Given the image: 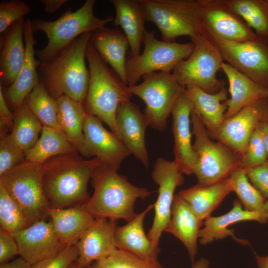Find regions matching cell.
Masks as SVG:
<instances>
[{"instance_id":"34","label":"cell","mask_w":268,"mask_h":268,"mask_svg":"<svg viewBox=\"0 0 268 268\" xmlns=\"http://www.w3.org/2000/svg\"><path fill=\"white\" fill-rule=\"evenodd\" d=\"M258 37L268 39V0H224Z\"/></svg>"},{"instance_id":"41","label":"cell","mask_w":268,"mask_h":268,"mask_svg":"<svg viewBox=\"0 0 268 268\" xmlns=\"http://www.w3.org/2000/svg\"><path fill=\"white\" fill-rule=\"evenodd\" d=\"M25 160L24 152L16 145L10 134L0 143V177Z\"/></svg>"},{"instance_id":"42","label":"cell","mask_w":268,"mask_h":268,"mask_svg":"<svg viewBox=\"0 0 268 268\" xmlns=\"http://www.w3.org/2000/svg\"><path fill=\"white\" fill-rule=\"evenodd\" d=\"M30 11L29 5L18 0L0 2V33L5 32L16 21L23 18Z\"/></svg>"},{"instance_id":"37","label":"cell","mask_w":268,"mask_h":268,"mask_svg":"<svg viewBox=\"0 0 268 268\" xmlns=\"http://www.w3.org/2000/svg\"><path fill=\"white\" fill-rule=\"evenodd\" d=\"M232 192L237 196L245 210L264 214L265 199L249 181L245 170L238 167L228 177Z\"/></svg>"},{"instance_id":"3","label":"cell","mask_w":268,"mask_h":268,"mask_svg":"<svg viewBox=\"0 0 268 268\" xmlns=\"http://www.w3.org/2000/svg\"><path fill=\"white\" fill-rule=\"evenodd\" d=\"M91 179L94 192L86 205L95 218L123 219L128 222L136 215V200L150 195L147 189L133 185L118 170L103 162L96 168Z\"/></svg>"},{"instance_id":"47","label":"cell","mask_w":268,"mask_h":268,"mask_svg":"<svg viewBox=\"0 0 268 268\" xmlns=\"http://www.w3.org/2000/svg\"><path fill=\"white\" fill-rule=\"evenodd\" d=\"M44 4V11L48 13H52L57 11L67 0H41Z\"/></svg>"},{"instance_id":"16","label":"cell","mask_w":268,"mask_h":268,"mask_svg":"<svg viewBox=\"0 0 268 268\" xmlns=\"http://www.w3.org/2000/svg\"><path fill=\"white\" fill-rule=\"evenodd\" d=\"M19 255L31 266L55 256L66 246L57 237L52 221H38L12 234Z\"/></svg>"},{"instance_id":"53","label":"cell","mask_w":268,"mask_h":268,"mask_svg":"<svg viewBox=\"0 0 268 268\" xmlns=\"http://www.w3.org/2000/svg\"><path fill=\"white\" fill-rule=\"evenodd\" d=\"M48 260L42 261L35 265L33 266V268H42L44 266V265L46 264V263H47Z\"/></svg>"},{"instance_id":"29","label":"cell","mask_w":268,"mask_h":268,"mask_svg":"<svg viewBox=\"0 0 268 268\" xmlns=\"http://www.w3.org/2000/svg\"><path fill=\"white\" fill-rule=\"evenodd\" d=\"M153 208V204L149 205L126 225L117 227L115 239L118 249L142 258H157L159 249L153 246L143 229L144 219Z\"/></svg>"},{"instance_id":"40","label":"cell","mask_w":268,"mask_h":268,"mask_svg":"<svg viewBox=\"0 0 268 268\" xmlns=\"http://www.w3.org/2000/svg\"><path fill=\"white\" fill-rule=\"evenodd\" d=\"M268 161L261 132L258 127L251 134L247 148L241 157L240 167L247 170Z\"/></svg>"},{"instance_id":"9","label":"cell","mask_w":268,"mask_h":268,"mask_svg":"<svg viewBox=\"0 0 268 268\" xmlns=\"http://www.w3.org/2000/svg\"><path fill=\"white\" fill-rule=\"evenodd\" d=\"M190 39L194 45L193 52L175 66L172 74L182 86H195L209 93H216L224 87L223 80L216 77L224 62L221 55L203 35L199 34Z\"/></svg>"},{"instance_id":"23","label":"cell","mask_w":268,"mask_h":268,"mask_svg":"<svg viewBox=\"0 0 268 268\" xmlns=\"http://www.w3.org/2000/svg\"><path fill=\"white\" fill-rule=\"evenodd\" d=\"M257 221L265 223L268 221L261 213L245 210L239 200L233 201V207L226 213L218 216H209L203 223L204 226L201 229L199 234V242L205 245L214 240L222 239L231 236L237 242L243 245L249 244L248 241L238 238L233 229L228 227L234 223L243 221Z\"/></svg>"},{"instance_id":"1","label":"cell","mask_w":268,"mask_h":268,"mask_svg":"<svg viewBox=\"0 0 268 268\" xmlns=\"http://www.w3.org/2000/svg\"><path fill=\"white\" fill-rule=\"evenodd\" d=\"M78 153L56 156L42 164L44 190L52 208L85 203L90 198L88 183L102 162L97 157L85 159Z\"/></svg>"},{"instance_id":"36","label":"cell","mask_w":268,"mask_h":268,"mask_svg":"<svg viewBox=\"0 0 268 268\" xmlns=\"http://www.w3.org/2000/svg\"><path fill=\"white\" fill-rule=\"evenodd\" d=\"M25 101L43 126L61 131L57 120L58 103L41 83H38L27 96Z\"/></svg>"},{"instance_id":"10","label":"cell","mask_w":268,"mask_h":268,"mask_svg":"<svg viewBox=\"0 0 268 268\" xmlns=\"http://www.w3.org/2000/svg\"><path fill=\"white\" fill-rule=\"evenodd\" d=\"M141 54L130 55L126 65L127 85L136 84L142 76L147 73L162 71L171 72L181 61L188 58L194 48L192 42L179 43L159 40L155 32L146 31Z\"/></svg>"},{"instance_id":"44","label":"cell","mask_w":268,"mask_h":268,"mask_svg":"<svg viewBox=\"0 0 268 268\" xmlns=\"http://www.w3.org/2000/svg\"><path fill=\"white\" fill-rule=\"evenodd\" d=\"M79 256L76 245H69L52 258L48 260L42 268H68Z\"/></svg>"},{"instance_id":"48","label":"cell","mask_w":268,"mask_h":268,"mask_svg":"<svg viewBox=\"0 0 268 268\" xmlns=\"http://www.w3.org/2000/svg\"><path fill=\"white\" fill-rule=\"evenodd\" d=\"M0 268H33V267L20 257L12 262L1 264Z\"/></svg>"},{"instance_id":"32","label":"cell","mask_w":268,"mask_h":268,"mask_svg":"<svg viewBox=\"0 0 268 268\" xmlns=\"http://www.w3.org/2000/svg\"><path fill=\"white\" fill-rule=\"evenodd\" d=\"M57 101V120L61 130L77 151L87 157L83 126L88 114L83 105L66 95Z\"/></svg>"},{"instance_id":"50","label":"cell","mask_w":268,"mask_h":268,"mask_svg":"<svg viewBox=\"0 0 268 268\" xmlns=\"http://www.w3.org/2000/svg\"><path fill=\"white\" fill-rule=\"evenodd\" d=\"M256 262L258 268H268V256H256Z\"/></svg>"},{"instance_id":"33","label":"cell","mask_w":268,"mask_h":268,"mask_svg":"<svg viewBox=\"0 0 268 268\" xmlns=\"http://www.w3.org/2000/svg\"><path fill=\"white\" fill-rule=\"evenodd\" d=\"M76 151V148L62 131L43 126L40 137L24 154L25 160L43 164L54 156Z\"/></svg>"},{"instance_id":"31","label":"cell","mask_w":268,"mask_h":268,"mask_svg":"<svg viewBox=\"0 0 268 268\" xmlns=\"http://www.w3.org/2000/svg\"><path fill=\"white\" fill-rule=\"evenodd\" d=\"M116 10L113 24L120 26L127 37L132 56L140 54L146 30L138 0H111Z\"/></svg>"},{"instance_id":"49","label":"cell","mask_w":268,"mask_h":268,"mask_svg":"<svg viewBox=\"0 0 268 268\" xmlns=\"http://www.w3.org/2000/svg\"><path fill=\"white\" fill-rule=\"evenodd\" d=\"M261 132L263 139L268 157V118L264 120L259 126Z\"/></svg>"},{"instance_id":"39","label":"cell","mask_w":268,"mask_h":268,"mask_svg":"<svg viewBox=\"0 0 268 268\" xmlns=\"http://www.w3.org/2000/svg\"><path fill=\"white\" fill-rule=\"evenodd\" d=\"M88 268H163L157 258H142L118 249L105 259L96 261Z\"/></svg>"},{"instance_id":"21","label":"cell","mask_w":268,"mask_h":268,"mask_svg":"<svg viewBox=\"0 0 268 268\" xmlns=\"http://www.w3.org/2000/svg\"><path fill=\"white\" fill-rule=\"evenodd\" d=\"M32 21L27 19L24 27V40L25 56L21 69L14 83L6 89V97L14 111L20 108L27 96L39 83L38 68L40 61L35 57L34 37Z\"/></svg>"},{"instance_id":"51","label":"cell","mask_w":268,"mask_h":268,"mask_svg":"<svg viewBox=\"0 0 268 268\" xmlns=\"http://www.w3.org/2000/svg\"><path fill=\"white\" fill-rule=\"evenodd\" d=\"M193 268H209V263L206 259L202 258L195 263Z\"/></svg>"},{"instance_id":"54","label":"cell","mask_w":268,"mask_h":268,"mask_svg":"<svg viewBox=\"0 0 268 268\" xmlns=\"http://www.w3.org/2000/svg\"><path fill=\"white\" fill-rule=\"evenodd\" d=\"M68 268H86L80 265H79L76 261L72 263Z\"/></svg>"},{"instance_id":"52","label":"cell","mask_w":268,"mask_h":268,"mask_svg":"<svg viewBox=\"0 0 268 268\" xmlns=\"http://www.w3.org/2000/svg\"><path fill=\"white\" fill-rule=\"evenodd\" d=\"M264 214L267 221H268V198L265 200L264 203Z\"/></svg>"},{"instance_id":"18","label":"cell","mask_w":268,"mask_h":268,"mask_svg":"<svg viewBox=\"0 0 268 268\" xmlns=\"http://www.w3.org/2000/svg\"><path fill=\"white\" fill-rule=\"evenodd\" d=\"M193 103L185 91L175 104L172 112L174 136V161L180 171L187 175L194 174L197 159L192 144L191 113Z\"/></svg>"},{"instance_id":"13","label":"cell","mask_w":268,"mask_h":268,"mask_svg":"<svg viewBox=\"0 0 268 268\" xmlns=\"http://www.w3.org/2000/svg\"><path fill=\"white\" fill-rule=\"evenodd\" d=\"M183 174L174 160L160 157L154 165L151 175L158 186V195L153 204L155 215L153 224L147 236L155 248H158L162 233L170 220L174 192L184 183Z\"/></svg>"},{"instance_id":"14","label":"cell","mask_w":268,"mask_h":268,"mask_svg":"<svg viewBox=\"0 0 268 268\" xmlns=\"http://www.w3.org/2000/svg\"><path fill=\"white\" fill-rule=\"evenodd\" d=\"M145 22L153 23L160 31L162 40L176 42L183 36L200 34L179 3V0H138Z\"/></svg>"},{"instance_id":"46","label":"cell","mask_w":268,"mask_h":268,"mask_svg":"<svg viewBox=\"0 0 268 268\" xmlns=\"http://www.w3.org/2000/svg\"><path fill=\"white\" fill-rule=\"evenodd\" d=\"M0 121L5 124L9 129L12 130L13 127V114L7 104L3 93L2 86L0 84Z\"/></svg>"},{"instance_id":"12","label":"cell","mask_w":268,"mask_h":268,"mask_svg":"<svg viewBox=\"0 0 268 268\" xmlns=\"http://www.w3.org/2000/svg\"><path fill=\"white\" fill-rule=\"evenodd\" d=\"M219 50L226 63L268 89V39L257 37L234 42L212 34L202 35Z\"/></svg>"},{"instance_id":"28","label":"cell","mask_w":268,"mask_h":268,"mask_svg":"<svg viewBox=\"0 0 268 268\" xmlns=\"http://www.w3.org/2000/svg\"><path fill=\"white\" fill-rule=\"evenodd\" d=\"M185 92L192 100L209 134L216 133L224 122L227 109V91L223 87L215 93H209L199 87L188 86Z\"/></svg>"},{"instance_id":"11","label":"cell","mask_w":268,"mask_h":268,"mask_svg":"<svg viewBox=\"0 0 268 268\" xmlns=\"http://www.w3.org/2000/svg\"><path fill=\"white\" fill-rule=\"evenodd\" d=\"M141 78L140 83L129 87V90L144 103L143 114L149 126L163 131L172 109L185 87L178 83L171 72H154Z\"/></svg>"},{"instance_id":"20","label":"cell","mask_w":268,"mask_h":268,"mask_svg":"<svg viewBox=\"0 0 268 268\" xmlns=\"http://www.w3.org/2000/svg\"><path fill=\"white\" fill-rule=\"evenodd\" d=\"M117 220L96 218L81 236L76 246L79 256L76 262L88 268L93 262L106 259L118 249L115 232Z\"/></svg>"},{"instance_id":"19","label":"cell","mask_w":268,"mask_h":268,"mask_svg":"<svg viewBox=\"0 0 268 268\" xmlns=\"http://www.w3.org/2000/svg\"><path fill=\"white\" fill-rule=\"evenodd\" d=\"M116 122L119 137L131 154L148 168L149 159L145 134L149 125L144 114L137 105L131 101H126L119 106Z\"/></svg>"},{"instance_id":"25","label":"cell","mask_w":268,"mask_h":268,"mask_svg":"<svg viewBox=\"0 0 268 268\" xmlns=\"http://www.w3.org/2000/svg\"><path fill=\"white\" fill-rule=\"evenodd\" d=\"M48 215L57 237L66 246L76 245L95 219L86 203L67 208L51 207Z\"/></svg>"},{"instance_id":"38","label":"cell","mask_w":268,"mask_h":268,"mask_svg":"<svg viewBox=\"0 0 268 268\" xmlns=\"http://www.w3.org/2000/svg\"><path fill=\"white\" fill-rule=\"evenodd\" d=\"M28 226L21 209L0 183V229L14 234Z\"/></svg>"},{"instance_id":"15","label":"cell","mask_w":268,"mask_h":268,"mask_svg":"<svg viewBox=\"0 0 268 268\" xmlns=\"http://www.w3.org/2000/svg\"><path fill=\"white\" fill-rule=\"evenodd\" d=\"M268 118V97L244 107L225 119L216 133L209 134L212 139L223 143L241 157L252 133Z\"/></svg>"},{"instance_id":"27","label":"cell","mask_w":268,"mask_h":268,"mask_svg":"<svg viewBox=\"0 0 268 268\" xmlns=\"http://www.w3.org/2000/svg\"><path fill=\"white\" fill-rule=\"evenodd\" d=\"M221 69L227 77L230 97L225 103V118L237 113L244 107L268 97V89L256 83L234 67L223 62Z\"/></svg>"},{"instance_id":"35","label":"cell","mask_w":268,"mask_h":268,"mask_svg":"<svg viewBox=\"0 0 268 268\" xmlns=\"http://www.w3.org/2000/svg\"><path fill=\"white\" fill-rule=\"evenodd\" d=\"M13 114L14 124L10 134L16 145L24 152L38 140L43 126L25 100Z\"/></svg>"},{"instance_id":"4","label":"cell","mask_w":268,"mask_h":268,"mask_svg":"<svg viewBox=\"0 0 268 268\" xmlns=\"http://www.w3.org/2000/svg\"><path fill=\"white\" fill-rule=\"evenodd\" d=\"M85 57L89 66V81L84 108L87 114L98 118L117 134L118 108L121 103L130 101L133 95L129 86L109 68L90 41Z\"/></svg>"},{"instance_id":"24","label":"cell","mask_w":268,"mask_h":268,"mask_svg":"<svg viewBox=\"0 0 268 268\" xmlns=\"http://www.w3.org/2000/svg\"><path fill=\"white\" fill-rule=\"evenodd\" d=\"M90 42L101 58L127 85L126 53L129 47L124 33L117 28L103 27L91 32Z\"/></svg>"},{"instance_id":"8","label":"cell","mask_w":268,"mask_h":268,"mask_svg":"<svg viewBox=\"0 0 268 268\" xmlns=\"http://www.w3.org/2000/svg\"><path fill=\"white\" fill-rule=\"evenodd\" d=\"M0 183L21 209L28 226L49 216L42 164L25 160L0 177Z\"/></svg>"},{"instance_id":"22","label":"cell","mask_w":268,"mask_h":268,"mask_svg":"<svg viewBox=\"0 0 268 268\" xmlns=\"http://www.w3.org/2000/svg\"><path fill=\"white\" fill-rule=\"evenodd\" d=\"M25 21L21 19L1 34L0 41V84L6 88L15 81L22 67L25 46L23 35Z\"/></svg>"},{"instance_id":"17","label":"cell","mask_w":268,"mask_h":268,"mask_svg":"<svg viewBox=\"0 0 268 268\" xmlns=\"http://www.w3.org/2000/svg\"><path fill=\"white\" fill-rule=\"evenodd\" d=\"M101 122L88 114L85 119L83 134L87 158H98L103 163L118 170L131 153L119 136L106 130Z\"/></svg>"},{"instance_id":"30","label":"cell","mask_w":268,"mask_h":268,"mask_svg":"<svg viewBox=\"0 0 268 268\" xmlns=\"http://www.w3.org/2000/svg\"><path fill=\"white\" fill-rule=\"evenodd\" d=\"M229 178L208 184H197L180 191L178 195L192 208L202 221L232 192Z\"/></svg>"},{"instance_id":"6","label":"cell","mask_w":268,"mask_h":268,"mask_svg":"<svg viewBox=\"0 0 268 268\" xmlns=\"http://www.w3.org/2000/svg\"><path fill=\"white\" fill-rule=\"evenodd\" d=\"M191 124L197 159L193 174L198 183L208 184L228 178L240 166L241 156L223 143L212 140L194 109L191 113Z\"/></svg>"},{"instance_id":"2","label":"cell","mask_w":268,"mask_h":268,"mask_svg":"<svg viewBox=\"0 0 268 268\" xmlns=\"http://www.w3.org/2000/svg\"><path fill=\"white\" fill-rule=\"evenodd\" d=\"M91 34L83 33L54 58L40 62L39 83L56 99L66 95L84 104L89 81L85 53Z\"/></svg>"},{"instance_id":"7","label":"cell","mask_w":268,"mask_h":268,"mask_svg":"<svg viewBox=\"0 0 268 268\" xmlns=\"http://www.w3.org/2000/svg\"><path fill=\"white\" fill-rule=\"evenodd\" d=\"M200 34H212L227 40L243 42L257 36L224 0H181Z\"/></svg>"},{"instance_id":"26","label":"cell","mask_w":268,"mask_h":268,"mask_svg":"<svg viewBox=\"0 0 268 268\" xmlns=\"http://www.w3.org/2000/svg\"><path fill=\"white\" fill-rule=\"evenodd\" d=\"M203 221L178 194L174 198L171 217L165 230L179 239L186 247L190 258L194 263L197 242Z\"/></svg>"},{"instance_id":"43","label":"cell","mask_w":268,"mask_h":268,"mask_svg":"<svg viewBox=\"0 0 268 268\" xmlns=\"http://www.w3.org/2000/svg\"><path fill=\"white\" fill-rule=\"evenodd\" d=\"M252 184L265 200L268 198V161L257 167L245 170Z\"/></svg>"},{"instance_id":"5","label":"cell","mask_w":268,"mask_h":268,"mask_svg":"<svg viewBox=\"0 0 268 268\" xmlns=\"http://www.w3.org/2000/svg\"><path fill=\"white\" fill-rule=\"evenodd\" d=\"M95 2L94 0H87L74 12L69 7L54 21L41 19L32 21L34 33L42 31L48 39L45 47L35 51V56L40 62L54 58L83 33L102 28L114 21L111 16L105 18L96 17L93 11Z\"/></svg>"},{"instance_id":"45","label":"cell","mask_w":268,"mask_h":268,"mask_svg":"<svg viewBox=\"0 0 268 268\" xmlns=\"http://www.w3.org/2000/svg\"><path fill=\"white\" fill-rule=\"evenodd\" d=\"M19 255L16 241L13 235L0 229V264L8 262L13 257Z\"/></svg>"}]
</instances>
